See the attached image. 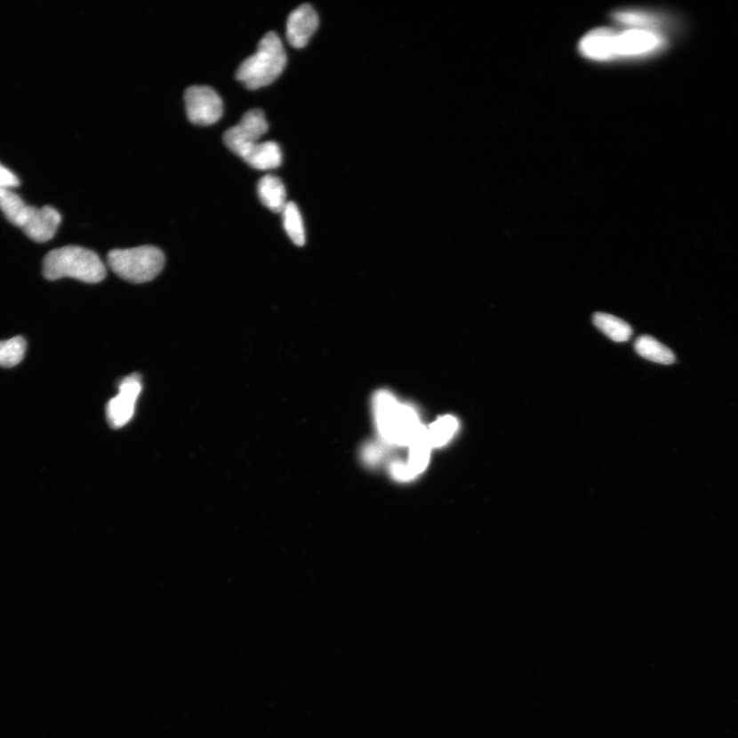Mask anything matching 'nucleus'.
<instances>
[{"label":"nucleus","instance_id":"1","mask_svg":"<svg viewBox=\"0 0 738 738\" xmlns=\"http://www.w3.org/2000/svg\"><path fill=\"white\" fill-rule=\"evenodd\" d=\"M669 45L670 39L666 33L600 27L581 39L579 51L583 58L590 61L606 63L654 58L668 50Z\"/></svg>","mask_w":738,"mask_h":738},{"label":"nucleus","instance_id":"2","mask_svg":"<svg viewBox=\"0 0 738 738\" xmlns=\"http://www.w3.org/2000/svg\"><path fill=\"white\" fill-rule=\"evenodd\" d=\"M373 409L381 437L389 445L409 447L426 430L418 412L412 405L399 404L390 392L375 394Z\"/></svg>","mask_w":738,"mask_h":738},{"label":"nucleus","instance_id":"3","mask_svg":"<svg viewBox=\"0 0 738 738\" xmlns=\"http://www.w3.org/2000/svg\"><path fill=\"white\" fill-rule=\"evenodd\" d=\"M43 273L48 280L69 277L85 284H98L106 277V267L95 252L68 245L46 254Z\"/></svg>","mask_w":738,"mask_h":738},{"label":"nucleus","instance_id":"4","mask_svg":"<svg viewBox=\"0 0 738 738\" xmlns=\"http://www.w3.org/2000/svg\"><path fill=\"white\" fill-rule=\"evenodd\" d=\"M287 56L283 42L275 32L260 40L257 52L240 64L237 78L247 89L258 90L275 82L284 72Z\"/></svg>","mask_w":738,"mask_h":738},{"label":"nucleus","instance_id":"5","mask_svg":"<svg viewBox=\"0 0 738 738\" xmlns=\"http://www.w3.org/2000/svg\"><path fill=\"white\" fill-rule=\"evenodd\" d=\"M164 261L163 251L151 245L114 250L108 254L110 269L132 284H145L158 277Z\"/></svg>","mask_w":738,"mask_h":738},{"label":"nucleus","instance_id":"6","mask_svg":"<svg viewBox=\"0 0 738 738\" xmlns=\"http://www.w3.org/2000/svg\"><path fill=\"white\" fill-rule=\"evenodd\" d=\"M187 116L197 125H211L223 116V100L219 93L207 85H193L185 92Z\"/></svg>","mask_w":738,"mask_h":738},{"label":"nucleus","instance_id":"7","mask_svg":"<svg viewBox=\"0 0 738 738\" xmlns=\"http://www.w3.org/2000/svg\"><path fill=\"white\" fill-rule=\"evenodd\" d=\"M268 129L269 125L265 113L261 109H252L245 114L237 125L226 131L224 142L228 149L240 156L246 148L258 143Z\"/></svg>","mask_w":738,"mask_h":738},{"label":"nucleus","instance_id":"8","mask_svg":"<svg viewBox=\"0 0 738 738\" xmlns=\"http://www.w3.org/2000/svg\"><path fill=\"white\" fill-rule=\"evenodd\" d=\"M142 388V378L138 373L127 375L120 382L117 396L107 405V418L113 428L124 427L131 421Z\"/></svg>","mask_w":738,"mask_h":738},{"label":"nucleus","instance_id":"9","mask_svg":"<svg viewBox=\"0 0 738 738\" xmlns=\"http://www.w3.org/2000/svg\"><path fill=\"white\" fill-rule=\"evenodd\" d=\"M319 19L311 4H301L291 12L287 20V42L295 49H303L317 32Z\"/></svg>","mask_w":738,"mask_h":738},{"label":"nucleus","instance_id":"10","mask_svg":"<svg viewBox=\"0 0 738 738\" xmlns=\"http://www.w3.org/2000/svg\"><path fill=\"white\" fill-rule=\"evenodd\" d=\"M614 21L622 28L653 30L666 33L675 27L672 17L662 12L641 9H625L614 12Z\"/></svg>","mask_w":738,"mask_h":738},{"label":"nucleus","instance_id":"11","mask_svg":"<svg viewBox=\"0 0 738 738\" xmlns=\"http://www.w3.org/2000/svg\"><path fill=\"white\" fill-rule=\"evenodd\" d=\"M37 207L27 205L11 188L0 187V211L6 220L22 230L35 219Z\"/></svg>","mask_w":738,"mask_h":738},{"label":"nucleus","instance_id":"12","mask_svg":"<svg viewBox=\"0 0 738 738\" xmlns=\"http://www.w3.org/2000/svg\"><path fill=\"white\" fill-rule=\"evenodd\" d=\"M248 165L259 171H269L277 169L283 163V152L277 142L267 140L263 143H256L246 148L240 154Z\"/></svg>","mask_w":738,"mask_h":738},{"label":"nucleus","instance_id":"13","mask_svg":"<svg viewBox=\"0 0 738 738\" xmlns=\"http://www.w3.org/2000/svg\"><path fill=\"white\" fill-rule=\"evenodd\" d=\"M61 221V213L55 207L45 205L38 209L35 220L24 233L36 243H46L55 237Z\"/></svg>","mask_w":738,"mask_h":738},{"label":"nucleus","instance_id":"14","mask_svg":"<svg viewBox=\"0 0 738 738\" xmlns=\"http://www.w3.org/2000/svg\"><path fill=\"white\" fill-rule=\"evenodd\" d=\"M258 194L261 204L274 213H283L287 205L285 186L272 174H266L259 180Z\"/></svg>","mask_w":738,"mask_h":738},{"label":"nucleus","instance_id":"15","mask_svg":"<svg viewBox=\"0 0 738 738\" xmlns=\"http://www.w3.org/2000/svg\"><path fill=\"white\" fill-rule=\"evenodd\" d=\"M635 350L641 357L660 365H672L676 357L670 349L650 335H642L635 343Z\"/></svg>","mask_w":738,"mask_h":738},{"label":"nucleus","instance_id":"16","mask_svg":"<svg viewBox=\"0 0 738 738\" xmlns=\"http://www.w3.org/2000/svg\"><path fill=\"white\" fill-rule=\"evenodd\" d=\"M594 325L609 339L616 343H623L632 337V327L626 321L606 313H596L593 317Z\"/></svg>","mask_w":738,"mask_h":738},{"label":"nucleus","instance_id":"17","mask_svg":"<svg viewBox=\"0 0 738 738\" xmlns=\"http://www.w3.org/2000/svg\"><path fill=\"white\" fill-rule=\"evenodd\" d=\"M459 429V421L453 415H445L427 427V439L432 448L445 445Z\"/></svg>","mask_w":738,"mask_h":738},{"label":"nucleus","instance_id":"18","mask_svg":"<svg viewBox=\"0 0 738 738\" xmlns=\"http://www.w3.org/2000/svg\"><path fill=\"white\" fill-rule=\"evenodd\" d=\"M281 213L284 216L285 229L293 243L299 246L304 245L306 239L305 228L297 205L287 203Z\"/></svg>","mask_w":738,"mask_h":738},{"label":"nucleus","instance_id":"19","mask_svg":"<svg viewBox=\"0 0 738 738\" xmlns=\"http://www.w3.org/2000/svg\"><path fill=\"white\" fill-rule=\"evenodd\" d=\"M27 343L21 335L8 341H0V366H16L25 357Z\"/></svg>","mask_w":738,"mask_h":738},{"label":"nucleus","instance_id":"20","mask_svg":"<svg viewBox=\"0 0 738 738\" xmlns=\"http://www.w3.org/2000/svg\"><path fill=\"white\" fill-rule=\"evenodd\" d=\"M20 185V180L15 173H13L5 166L0 164V187L16 188Z\"/></svg>","mask_w":738,"mask_h":738}]
</instances>
